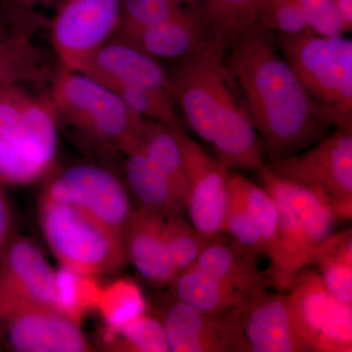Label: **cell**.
<instances>
[{"instance_id":"cell-19","label":"cell","mask_w":352,"mask_h":352,"mask_svg":"<svg viewBox=\"0 0 352 352\" xmlns=\"http://www.w3.org/2000/svg\"><path fill=\"white\" fill-rule=\"evenodd\" d=\"M162 323L170 352H229L222 317L173 298Z\"/></svg>"},{"instance_id":"cell-40","label":"cell","mask_w":352,"mask_h":352,"mask_svg":"<svg viewBox=\"0 0 352 352\" xmlns=\"http://www.w3.org/2000/svg\"><path fill=\"white\" fill-rule=\"evenodd\" d=\"M178 2L183 4V6H192V4H195L196 2H198L199 0H177Z\"/></svg>"},{"instance_id":"cell-8","label":"cell","mask_w":352,"mask_h":352,"mask_svg":"<svg viewBox=\"0 0 352 352\" xmlns=\"http://www.w3.org/2000/svg\"><path fill=\"white\" fill-rule=\"evenodd\" d=\"M286 293L294 332L305 351H352V305L331 295L317 271L303 268Z\"/></svg>"},{"instance_id":"cell-16","label":"cell","mask_w":352,"mask_h":352,"mask_svg":"<svg viewBox=\"0 0 352 352\" xmlns=\"http://www.w3.org/2000/svg\"><path fill=\"white\" fill-rule=\"evenodd\" d=\"M72 71L89 76L106 87L135 85L170 91L168 72L157 59L115 39L95 50Z\"/></svg>"},{"instance_id":"cell-37","label":"cell","mask_w":352,"mask_h":352,"mask_svg":"<svg viewBox=\"0 0 352 352\" xmlns=\"http://www.w3.org/2000/svg\"><path fill=\"white\" fill-rule=\"evenodd\" d=\"M14 212L6 185L0 182V259L13 239Z\"/></svg>"},{"instance_id":"cell-34","label":"cell","mask_w":352,"mask_h":352,"mask_svg":"<svg viewBox=\"0 0 352 352\" xmlns=\"http://www.w3.org/2000/svg\"><path fill=\"white\" fill-rule=\"evenodd\" d=\"M222 233L228 234L234 242L256 256H266L265 244L254 220L242 201L229 189Z\"/></svg>"},{"instance_id":"cell-10","label":"cell","mask_w":352,"mask_h":352,"mask_svg":"<svg viewBox=\"0 0 352 352\" xmlns=\"http://www.w3.org/2000/svg\"><path fill=\"white\" fill-rule=\"evenodd\" d=\"M41 197L73 206L122 235L134 208L126 184L108 168L91 164L54 173Z\"/></svg>"},{"instance_id":"cell-5","label":"cell","mask_w":352,"mask_h":352,"mask_svg":"<svg viewBox=\"0 0 352 352\" xmlns=\"http://www.w3.org/2000/svg\"><path fill=\"white\" fill-rule=\"evenodd\" d=\"M258 175L278 210L282 268L276 289L285 293L296 275L314 263L338 219L332 201L321 192L285 180L266 164Z\"/></svg>"},{"instance_id":"cell-6","label":"cell","mask_w":352,"mask_h":352,"mask_svg":"<svg viewBox=\"0 0 352 352\" xmlns=\"http://www.w3.org/2000/svg\"><path fill=\"white\" fill-rule=\"evenodd\" d=\"M39 221L61 266L98 276L127 263L124 235L73 206L41 197Z\"/></svg>"},{"instance_id":"cell-33","label":"cell","mask_w":352,"mask_h":352,"mask_svg":"<svg viewBox=\"0 0 352 352\" xmlns=\"http://www.w3.org/2000/svg\"><path fill=\"white\" fill-rule=\"evenodd\" d=\"M107 88L145 119L157 120L170 126H180L170 91L135 85H116Z\"/></svg>"},{"instance_id":"cell-29","label":"cell","mask_w":352,"mask_h":352,"mask_svg":"<svg viewBox=\"0 0 352 352\" xmlns=\"http://www.w3.org/2000/svg\"><path fill=\"white\" fill-rule=\"evenodd\" d=\"M101 289L96 276L61 266L55 271L54 308L80 324L88 312L96 309Z\"/></svg>"},{"instance_id":"cell-28","label":"cell","mask_w":352,"mask_h":352,"mask_svg":"<svg viewBox=\"0 0 352 352\" xmlns=\"http://www.w3.org/2000/svg\"><path fill=\"white\" fill-rule=\"evenodd\" d=\"M201 17L226 46L256 25L263 0H203Z\"/></svg>"},{"instance_id":"cell-32","label":"cell","mask_w":352,"mask_h":352,"mask_svg":"<svg viewBox=\"0 0 352 352\" xmlns=\"http://www.w3.org/2000/svg\"><path fill=\"white\" fill-rule=\"evenodd\" d=\"M185 10V6L177 0H122L120 25L113 38L142 31Z\"/></svg>"},{"instance_id":"cell-30","label":"cell","mask_w":352,"mask_h":352,"mask_svg":"<svg viewBox=\"0 0 352 352\" xmlns=\"http://www.w3.org/2000/svg\"><path fill=\"white\" fill-rule=\"evenodd\" d=\"M102 340L111 351L170 352L163 323L145 314Z\"/></svg>"},{"instance_id":"cell-24","label":"cell","mask_w":352,"mask_h":352,"mask_svg":"<svg viewBox=\"0 0 352 352\" xmlns=\"http://www.w3.org/2000/svg\"><path fill=\"white\" fill-rule=\"evenodd\" d=\"M32 34H15L0 39V89L24 83L48 87L56 67L34 43Z\"/></svg>"},{"instance_id":"cell-38","label":"cell","mask_w":352,"mask_h":352,"mask_svg":"<svg viewBox=\"0 0 352 352\" xmlns=\"http://www.w3.org/2000/svg\"><path fill=\"white\" fill-rule=\"evenodd\" d=\"M67 0H3L6 6L17 9V10L25 11V12H36V8L38 6L58 7L61 6Z\"/></svg>"},{"instance_id":"cell-25","label":"cell","mask_w":352,"mask_h":352,"mask_svg":"<svg viewBox=\"0 0 352 352\" xmlns=\"http://www.w3.org/2000/svg\"><path fill=\"white\" fill-rule=\"evenodd\" d=\"M133 147L149 157L168 177L176 196L186 210L188 185L182 150L173 126L157 120L145 119Z\"/></svg>"},{"instance_id":"cell-18","label":"cell","mask_w":352,"mask_h":352,"mask_svg":"<svg viewBox=\"0 0 352 352\" xmlns=\"http://www.w3.org/2000/svg\"><path fill=\"white\" fill-rule=\"evenodd\" d=\"M207 28L201 15L186 8L173 19L113 39L129 44L155 59L177 60L193 52L212 36L206 34Z\"/></svg>"},{"instance_id":"cell-1","label":"cell","mask_w":352,"mask_h":352,"mask_svg":"<svg viewBox=\"0 0 352 352\" xmlns=\"http://www.w3.org/2000/svg\"><path fill=\"white\" fill-rule=\"evenodd\" d=\"M227 47V69L272 162L325 138L330 124L277 50L270 32L254 25Z\"/></svg>"},{"instance_id":"cell-36","label":"cell","mask_w":352,"mask_h":352,"mask_svg":"<svg viewBox=\"0 0 352 352\" xmlns=\"http://www.w3.org/2000/svg\"><path fill=\"white\" fill-rule=\"evenodd\" d=\"M298 2L308 31L326 36H342L346 32L335 0H298Z\"/></svg>"},{"instance_id":"cell-4","label":"cell","mask_w":352,"mask_h":352,"mask_svg":"<svg viewBox=\"0 0 352 352\" xmlns=\"http://www.w3.org/2000/svg\"><path fill=\"white\" fill-rule=\"evenodd\" d=\"M279 51L331 126L352 131V41L311 31L279 34Z\"/></svg>"},{"instance_id":"cell-11","label":"cell","mask_w":352,"mask_h":352,"mask_svg":"<svg viewBox=\"0 0 352 352\" xmlns=\"http://www.w3.org/2000/svg\"><path fill=\"white\" fill-rule=\"evenodd\" d=\"M122 0H67L48 22L50 43L62 68L74 69L109 43L120 25Z\"/></svg>"},{"instance_id":"cell-27","label":"cell","mask_w":352,"mask_h":352,"mask_svg":"<svg viewBox=\"0 0 352 352\" xmlns=\"http://www.w3.org/2000/svg\"><path fill=\"white\" fill-rule=\"evenodd\" d=\"M146 308L142 292L131 280L120 279L102 287L96 305L104 323L102 340L115 335L129 322L144 314Z\"/></svg>"},{"instance_id":"cell-21","label":"cell","mask_w":352,"mask_h":352,"mask_svg":"<svg viewBox=\"0 0 352 352\" xmlns=\"http://www.w3.org/2000/svg\"><path fill=\"white\" fill-rule=\"evenodd\" d=\"M124 155L126 186L138 208L164 215L182 214L186 210L170 180L149 157L136 147Z\"/></svg>"},{"instance_id":"cell-12","label":"cell","mask_w":352,"mask_h":352,"mask_svg":"<svg viewBox=\"0 0 352 352\" xmlns=\"http://www.w3.org/2000/svg\"><path fill=\"white\" fill-rule=\"evenodd\" d=\"M222 319L229 352H305L294 332L286 292L250 298Z\"/></svg>"},{"instance_id":"cell-3","label":"cell","mask_w":352,"mask_h":352,"mask_svg":"<svg viewBox=\"0 0 352 352\" xmlns=\"http://www.w3.org/2000/svg\"><path fill=\"white\" fill-rule=\"evenodd\" d=\"M48 94L60 126L122 154L135 145L145 118L100 82L58 65Z\"/></svg>"},{"instance_id":"cell-7","label":"cell","mask_w":352,"mask_h":352,"mask_svg":"<svg viewBox=\"0 0 352 352\" xmlns=\"http://www.w3.org/2000/svg\"><path fill=\"white\" fill-rule=\"evenodd\" d=\"M24 83L0 89V145L41 178L50 175L59 146V120L46 91Z\"/></svg>"},{"instance_id":"cell-41","label":"cell","mask_w":352,"mask_h":352,"mask_svg":"<svg viewBox=\"0 0 352 352\" xmlns=\"http://www.w3.org/2000/svg\"><path fill=\"white\" fill-rule=\"evenodd\" d=\"M0 351H1V346H0Z\"/></svg>"},{"instance_id":"cell-9","label":"cell","mask_w":352,"mask_h":352,"mask_svg":"<svg viewBox=\"0 0 352 352\" xmlns=\"http://www.w3.org/2000/svg\"><path fill=\"white\" fill-rule=\"evenodd\" d=\"M266 166L285 180L327 196L338 219H351L352 131L337 129L307 149Z\"/></svg>"},{"instance_id":"cell-35","label":"cell","mask_w":352,"mask_h":352,"mask_svg":"<svg viewBox=\"0 0 352 352\" xmlns=\"http://www.w3.org/2000/svg\"><path fill=\"white\" fill-rule=\"evenodd\" d=\"M256 25L279 34L308 31L298 0H263Z\"/></svg>"},{"instance_id":"cell-17","label":"cell","mask_w":352,"mask_h":352,"mask_svg":"<svg viewBox=\"0 0 352 352\" xmlns=\"http://www.w3.org/2000/svg\"><path fill=\"white\" fill-rule=\"evenodd\" d=\"M163 223L164 214L134 208L124 234L127 263L157 287L170 286L178 275L166 249Z\"/></svg>"},{"instance_id":"cell-14","label":"cell","mask_w":352,"mask_h":352,"mask_svg":"<svg viewBox=\"0 0 352 352\" xmlns=\"http://www.w3.org/2000/svg\"><path fill=\"white\" fill-rule=\"evenodd\" d=\"M0 327L14 351L87 352L91 346L80 324L45 305H24L0 312Z\"/></svg>"},{"instance_id":"cell-20","label":"cell","mask_w":352,"mask_h":352,"mask_svg":"<svg viewBox=\"0 0 352 352\" xmlns=\"http://www.w3.org/2000/svg\"><path fill=\"white\" fill-rule=\"evenodd\" d=\"M258 256L234 241L231 244L215 237L210 240L194 265L252 298L267 292V276L259 268Z\"/></svg>"},{"instance_id":"cell-2","label":"cell","mask_w":352,"mask_h":352,"mask_svg":"<svg viewBox=\"0 0 352 352\" xmlns=\"http://www.w3.org/2000/svg\"><path fill=\"white\" fill-rule=\"evenodd\" d=\"M227 46L210 36L170 72V92L190 127L227 170L259 171L263 146L226 64Z\"/></svg>"},{"instance_id":"cell-39","label":"cell","mask_w":352,"mask_h":352,"mask_svg":"<svg viewBox=\"0 0 352 352\" xmlns=\"http://www.w3.org/2000/svg\"><path fill=\"white\" fill-rule=\"evenodd\" d=\"M336 7L340 19L344 23V31L351 32L352 29V0H335Z\"/></svg>"},{"instance_id":"cell-15","label":"cell","mask_w":352,"mask_h":352,"mask_svg":"<svg viewBox=\"0 0 352 352\" xmlns=\"http://www.w3.org/2000/svg\"><path fill=\"white\" fill-rule=\"evenodd\" d=\"M54 302L55 271L32 241L13 237L0 259V312Z\"/></svg>"},{"instance_id":"cell-13","label":"cell","mask_w":352,"mask_h":352,"mask_svg":"<svg viewBox=\"0 0 352 352\" xmlns=\"http://www.w3.org/2000/svg\"><path fill=\"white\" fill-rule=\"evenodd\" d=\"M182 150L188 197L186 210L192 226L208 239L222 233L228 201V170L180 126H173Z\"/></svg>"},{"instance_id":"cell-31","label":"cell","mask_w":352,"mask_h":352,"mask_svg":"<svg viewBox=\"0 0 352 352\" xmlns=\"http://www.w3.org/2000/svg\"><path fill=\"white\" fill-rule=\"evenodd\" d=\"M164 238L177 274L193 265L210 242L182 214L164 215Z\"/></svg>"},{"instance_id":"cell-22","label":"cell","mask_w":352,"mask_h":352,"mask_svg":"<svg viewBox=\"0 0 352 352\" xmlns=\"http://www.w3.org/2000/svg\"><path fill=\"white\" fill-rule=\"evenodd\" d=\"M170 286L171 298L217 317L226 316L251 298L194 264L179 273Z\"/></svg>"},{"instance_id":"cell-26","label":"cell","mask_w":352,"mask_h":352,"mask_svg":"<svg viewBox=\"0 0 352 352\" xmlns=\"http://www.w3.org/2000/svg\"><path fill=\"white\" fill-rule=\"evenodd\" d=\"M314 263L324 286L340 302L352 305V233H333L321 245Z\"/></svg>"},{"instance_id":"cell-23","label":"cell","mask_w":352,"mask_h":352,"mask_svg":"<svg viewBox=\"0 0 352 352\" xmlns=\"http://www.w3.org/2000/svg\"><path fill=\"white\" fill-rule=\"evenodd\" d=\"M228 189L242 201L263 237L266 256L270 261V270L265 275L276 288L282 268L276 205L263 186L254 184L239 173H229Z\"/></svg>"}]
</instances>
